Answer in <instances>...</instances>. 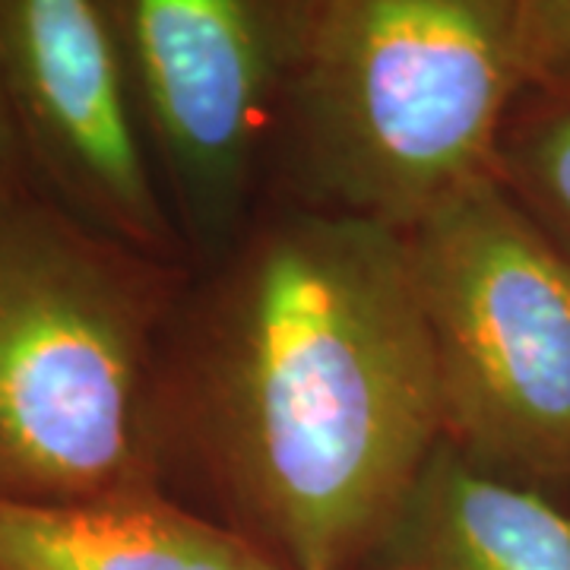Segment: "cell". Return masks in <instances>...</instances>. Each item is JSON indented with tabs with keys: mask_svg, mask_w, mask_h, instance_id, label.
I'll return each mask as SVG.
<instances>
[{
	"mask_svg": "<svg viewBox=\"0 0 570 570\" xmlns=\"http://www.w3.org/2000/svg\"><path fill=\"white\" fill-rule=\"evenodd\" d=\"M0 96L32 187L86 225L178 261L102 0H0Z\"/></svg>",
	"mask_w": 570,
	"mask_h": 570,
	"instance_id": "cell-6",
	"label": "cell"
},
{
	"mask_svg": "<svg viewBox=\"0 0 570 570\" xmlns=\"http://www.w3.org/2000/svg\"><path fill=\"white\" fill-rule=\"evenodd\" d=\"M494 175L570 261V77L520 92L498 140Z\"/></svg>",
	"mask_w": 570,
	"mask_h": 570,
	"instance_id": "cell-9",
	"label": "cell"
},
{
	"mask_svg": "<svg viewBox=\"0 0 570 570\" xmlns=\"http://www.w3.org/2000/svg\"><path fill=\"white\" fill-rule=\"evenodd\" d=\"M178 261L0 190V498L77 504L165 489L163 362Z\"/></svg>",
	"mask_w": 570,
	"mask_h": 570,
	"instance_id": "cell-2",
	"label": "cell"
},
{
	"mask_svg": "<svg viewBox=\"0 0 570 570\" xmlns=\"http://www.w3.org/2000/svg\"><path fill=\"white\" fill-rule=\"evenodd\" d=\"M444 444L570 504V261L482 175L406 232Z\"/></svg>",
	"mask_w": 570,
	"mask_h": 570,
	"instance_id": "cell-4",
	"label": "cell"
},
{
	"mask_svg": "<svg viewBox=\"0 0 570 570\" xmlns=\"http://www.w3.org/2000/svg\"><path fill=\"white\" fill-rule=\"evenodd\" d=\"M358 570H570V504L441 444Z\"/></svg>",
	"mask_w": 570,
	"mask_h": 570,
	"instance_id": "cell-7",
	"label": "cell"
},
{
	"mask_svg": "<svg viewBox=\"0 0 570 570\" xmlns=\"http://www.w3.org/2000/svg\"><path fill=\"white\" fill-rule=\"evenodd\" d=\"M523 0H305L283 130L305 204L409 232L494 171Z\"/></svg>",
	"mask_w": 570,
	"mask_h": 570,
	"instance_id": "cell-3",
	"label": "cell"
},
{
	"mask_svg": "<svg viewBox=\"0 0 570 570\" xmlns=\"http://www.w3.org/2000/svg\"><path fill=\"white\" fill-rule=\"evenodd\" d=\"M523 77L527 86L570 77V0H523Z\"/></svg>",
	"mask_w": 570,
	"mask_h": 570,
	"instance_id": "cell-10",
	"label": "cell"
},
{
	"mask_svg": "<svg viewBox=\"0 0 570 570\" xmlns=\"http://www.w3.org/2000/svg\"><path fill=\"white\" fill-rule=\"evenodd\" d=\"M20 187H32V181H29V171H26L17 130L10 124L7 105H3V96H0V190H20Z\"/></svg>",
	"mask_w": 570,
	"mask_h": 570,
	"instance_id": "cell-11",
	"label": "cell"
},
{
	"mask_svg": "<svg viewBox=\"0 0 570 570\" xmlns=\"http://www.w3.org/2000/svg\"><path fill=\"white\" fill-rule=\"evenodd\" d=\"M0 570H283L219 520L165 489L77 504L0 498Z\"/></svg>",
	"mask_w": 570,
	"mask_h": 570,
	"instance_id": "cell-8",
	"label": "cell"
},
{
	"mask_svg": "<svg viewBox=\"0 0 570 570\" xmlns=\"http://www.w3.org/2000/svg\"><path fill=\"white\" fill-rule=\"evenodd\" d=\"M168 330L165 472L283 570H358L444 444L406 232L298 200L245 225Z\"/></svg>",
	"mask_w": 570,
	"mask_h": 570,
	"instance_id": "cell-1",
	"label": "cell"
},
{
	"mask_svg": "<svg viewBox=\"0 0 570 570\" xmlns=\"http://www.w3.org/2000/svg\"><path fill=\"white\" fill-rule=\"evenodd\" d=\"M102 10L178 235L228 247L283 127L305 0H102Z\"/></svg>",
	"mask_w": 570,
	"mask_h": 570,
	"instance_id": "cell-5",
	"label": "cell"
}]
</instances>
